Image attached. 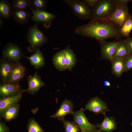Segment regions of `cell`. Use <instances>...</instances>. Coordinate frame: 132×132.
I'll use <instances>...</instances> for the list:
<instances>
[{
    "label": "cell",
    "instance_id": "3",
    "mask_svg": "<svg viewBox=\"0 0 132 132\" xmlns=\"http://www.w3.org/2000/svg\"><path fill=\"white\" fill-rule=\"evenodd\" d=\"M116 4L114 0H99L91 10V19H108L115 10Z\"/></svg>",
    "mask_w": 132,
    "mask_h": 132
},
{
    "label": "cell",
    "instance_id": "5",
    "mask_svg": "<svg viewBox=\"0 0 132 132\" xmlns=\"http://www.w3.org/2000/svg\"><path fill=\"white\" fill-rule=\"evenodd\" d=\"M130 15L127 5L123 6L116 4L115 10L108 19L118 25L121 28Z\"/></svg>",
    "mask_w": 132,
    "mask_h": 132
},
{
    "label": "cell",
    "instance_id": "8",
    "mask_svg": "<svg viewBox=\"0 0 132 132\" xmlns=\"http://www.w3.org/2000/svg\"><path fill=\"white\" fill-rule=\"evenodd\" d=\"M85 111L84 109L81 108L79 110L74 112L72 114L74 121L80 129L81 132L97 129V125L92 124L88 121L85 114Z\"/></svg>",
    "mask_w": 132,
    "mask_h": 132
},
{
    "label": "cell",
    "instance_id": "14",
    "mask_svg": "<svg viewBox=\"0 0 132 132\" xmlns=\"http://www.w3.org/2000/svg\"><path fill=\"white\" fill-rule=\"evenodd\" d=\"M99 43L101 46V58L111 61L115 52L118 42H107L104 41Z\"/></svg>",
    "mask_w": 132,
    "mask_h": 132
},
{
    "label": "cell",
    "instance_id": "28",
    "mask_svg": "<svg viewBox=\"0 0 132 132\" xmlns=\"http://www.w3.org/2000/svg\"><path fill=\"white\" fill-rule=\"evenodd\" d=\"M61 121L63 124L65 132H81L80 129L74 121L66 120L64 119Z\"/></svg>",
    "mask_w": 132,
    "mask_h": 132
},
{
    "label": "cell",
    "instance_id": "12",
    "mask_svg": "<svg viewBox=\"0 0 132 132\" xmlns=\"http://www.w3.org/2000/svg\"><path fill=\"white\" fill-rule=\"evenodd\" d=\"M73 105L72 101L67 99L64 100L61 103L60 107L54 115L50 117L55 118L61 121L64 119L66 115L72 114L73 111Z\"/></svg>",
    "mask_w": 132,
    "mask_h": 132
},
{
    "label": "cell",
    "instance_id": "29",
    "mask_svg": "<svg viewBox=\"0 0 132 132\" xmlns=\"http://www.w3.org/2000/svg\"><path fill=\"white\" fill-rule=\"evenodd\" d=\"M27 127V132H44L43 129L33 118L29 120Z\"/></svg>",
    "mask_w": 132,
    "mask_h": 132
},
{
    "label": "cell",
    "instance_id": "11",
    "mask_svg": "<svg viewBox=\"0 0 132 132\" xmlns=\"http://www.w3.org/2000/svg\"><path fill=\"white\" fill-rule=\"evenodd\" d=\"M28 88L25 89V91L31 95H33L45 85L37 72L33 76H30L27 78Z\"/></svg>",
    "mask_w": 132,
    "mask_h": 132
},
{
    "label": "cell",
    "instance_id": "22",
    "mask_svg": "<svg viewBox=\"0 0 132 132\" xmlns=\"http://www.w3.org/2000/svg\"><path fill=\"white\" fill-rule=\"evenodd\" d=\"M111 71L116 77H119L125 72V60L118 58L113 59L111 61Z\"/></svg>",
    "mask_w": 132,
    "mask_h": 132
},
{
    "label": "cell",
    "instance_id": "27",
    "mask_svg": "<svg viewBox=\"0 0 132 132\" xmlns=\"http://www.w3.org/2000/svg\"><path fill=\"white\" fill-rule=\"evenodd\" d=\"M132 30V16L130 15L120 28V31L122 37H129Z\"/></svg>",
    "mask_w": 132,
    "mask_h": 132
},
{
    "label": "cell",
    "instance_id": "36",
    "mask_svg": "<svg viewBox=\"0 0 132 132\" xmlns=\"http://www.w3.org/2000/svg\"><path fill=\"white\" fill-rule=\"evenodd\" d=\"M103 84L104 86L107 87H109L111 86L110 83V82L107 80L104 81Z\"/></svg>",
    "mask_w": 132,
    "mask_h": 132
},
{
    "label": "cell",
    "instance_id": "37",
    "mask_svg": "<svg viewBox=\"0 0 132 132\" xmlns=\"http://www.w3.org/2000/svg\"><path fill=\"white\" fill-rule=\"evenodd\" d=\"M85 132H100L98 129H91Z\"/></svg>",
    "mask_w": 132,
    "mask_h": 132
},
{
    "label": "cell",
    "instance_id": "6",
    "mask_svg": "<svg viewBox=\"0 0 132 132\" xmlns=\"http://www.w3.org/2000/svg\"><path fill=\"white\" fill-rule=\"evenodd\" d=\"M29 7L32 12L33 16L31 19L33 21L42 23L44 26L47 28H50L52 22L55 18V14L45 11L35 10L31 6Z\"/></svg>",
    "mask_w": 132,
    "mask_h": 132
},
{
    "label": "cell",
    "instance_id": "38",
    "mask_svg": "<svg viewBox=\"0 0 132 132\" xmlns=\"http://www.w3.org/2000/svg\"><path fill=\"white\" fill-rule=\"evenodd\" d=\"M4 22L3 20L1 18H0V27L1 28L3 25Z\"/></svg>",
    "mask_w": 132,
    "mask_h": 132
},
{
    "label": "cell",
    "instance_id": "34",
    "mask_svg": "<svg viewBox=\"0 0 132 132\" xmlns=\"http://www.w3.org/2000/svg\"><path fill=\"white\" fill-rule=\"evenodd\" d=\"M89 7L94 8L96 5L99 0H83Z\"/></svg>",
    "mask_w": 132,
    "mask_h": 132
},
{
    "label": "cell",
    "instance_id": "16",
    "mask_svg": "<svg viewBox=\"0 0 132 132\" xmlns=\"http://www.w3.org/2000/svg\"><path fill=\"white\" fill-rule=\"evenodd\" d=\"M14 63L2 56L1 58L0 75L1 83H8L9 76Z\"/></svg>",
    "mask_w": 132,
    "mask_h": 132
},
{
    "label": "cell",
    "instance_id": "19",
    "mask_svg": "<svg viewBox=\"0 0 132 132\" xmlns=\"http://www.w3.org/2000/svg\"><path fill=\"white\" fill-rule=\"evenodd\" d=\"M104 115L105 118L103 121L97 125L98 129L100 132H112L117 128L115 119L113 117H107L105 115Z\"/></svg>",
    "mask_w": 132,
    "mask_h": 132
},
{
    "label": "cell",
    "instance_id": "4",
    "mask_svg": "<svg viewBox=\"0 0 132 132\" xmlns=\"http://www.w3.org/2000/svg\"><path fill=\"white\" fill-rule=\"evenodd\" d=\"M74 14L79 19L83 20L91 19V10L83 0H65Z\"/></svg>",
    "mask_w": 132,
    "mask_h": 132
},
{
    "label": "cell",
    "instance_id": "18",
    "mask_svg": "<svg viewBox=\"0 0 132 132\" xmlns=\"http://www.w3.org/2000/svg\"><path fill=\"white\" fill-rule=\"evenodd\" d=\"M32 14L26 10H17L12 11L11 16L16 24L23 25L27 24L31 19Z\"/></svg>",
    "mask_w": 132,
    "mask_h": 132
},
{
    "label": "cell",
    "instance_id": "25",
    "mask_svg": "<svg viewBox=\"0 0 132 132\" xmlns=\"http://www.w3.org/2000/svg\"><path fill=\"white\" fill-rule=\"evenodd\" d=\"M12 12L11 3L5 0H0V17L8 19L12 16Z\"/></svg>",
    "mask_w": 132,
    "mask_h": 132
},
{
    "label": "cell",
    "instance_id": "26",
    "mask_svg": "<svg viewBox=\"0 0 132 132\" xmlns=\"http://www.w3.org/2000/svg\"><path fill=\"white\" fill-rule=\"evenodd\" d=\"M11 4L12 11L26 10L31 6V0H12Z\"/></svg>",
    "mask_w": 132,
    "mask_h": 132
},
{
    "label": "cell",
    "instance_id": "24",
    "mask_svg": "<svg viewBox=\"0 0 132 132\" xmlns=\"http://www.w3.org/2000/svg\"><path fill=\"white\" fill-rule=\"evenodd\" d=\"M20 106L18 103L6 110L3 114L1 118H3L6 121H9L15 119L17 116Z\"/></svg>",
    "mask_w": 132,
    "mask_h": 132
},
{
    "label": "cell",
    "instance_id": "2",
    "mask_svg": "<svg viewBox=\"0 0 132 132\" xmlns=\"http://www.w3.org/2000/svg\"><path fill=\"white\" fill-rule=\"evenodd\" d=\"M38 23H35L29 27L26 34L27 41L30 44L27 49L30 52H35L48 40L43 33L39 29Z\"/></svg>",
    "mask_w": 132,
    "mask_h": 132
},
{
    "label": "cell",
    "instance_id": "20",
    "mask_svg": "<svg viewBox=\"0 0 132 132\" xmlns=\"http://www.w3.org/2000/svg\"><path fill=\"white\" fill-rule=\"evenodd\" d=\"M130 55L128 47L125 39L120 40L118 42L112 59L118 58L125 60Z\"/></svg>",
    "mask_w": 132,
    "mask_h": 132
},
{
    "label": "cell",
    "instance_id": "31",
    "mask_svg": "<svg viewBox=\"0 0 132 132\" xmlns=\"http://www.w3.org/2000/svg\"><path fill=\"white\" fill-rule=\"evenodd\" d=\"M125 72H127L132 69V55H130L125 60Z\"/></svg>",
    "mask_w": 132,
    "mask_h": 132
},
{
    "label": "cell",
    "instance_id": "33",
    "mask_svg": "<svg viewBox=\"0 0 132 132\" xmlns=\"http://www.w3.org/2000/svg\"><path fill=\"white\" fill-rule=\"evenodd\" d=\"M124 39L127 45L130 55H132V38L128 37Z\"/></svg>",
    "mask_w": 132,
    "mask_h": 132
},
{
    "label": "cell",
    "instance_id": "7",
    "mask_svg": "<svg viewBox=\"0 0 132 132\" xmlns=\"http://www.w3.org/2000/svg\"><path fill=\"white\" fill-rule=\"evenodd\" d=\"M24 55L21 48L12 43L7 44L2 51V57L13 62L19 61Z\"/></svg>",
    "mask_w": 132,
    "mask_h": 132
},
{
    "label": "cell",
    "instance_id": "30",
    "mask_svg": "<svg viewBox=\"0 0 132 132\" xmlns=\"http://www.w3.org/2000/svg\"><path fill=\"white\" fill-rule=\"evenodd\" d=\"M48 2L46 0H31L32 7L35 10L45 11Z\"/></svg>",
    "mask_w": 132,
    "mask_h": 132
},
{
    "label": "cell",
    "instance_id": "32",
    "mask_svg": "<svg viewBox=\"0 0 132 132\" xmlns=\"http://www.w3.org/2000/svg\"><path fill=\"white\" fill-rule=\"evenodd\" d=\"M0 132H10L9 128L5 123L1 119L0 121Z\"/></svg>",
    "mask_w": 132,
    "mask_h": 132
},
{
    "label": "cell",
    "instance_id": "35",
    "mask_svg": "<svg viewBox=\"0 0 132 132\" xmlns=\"http://www.w3.org/2000/svg\"><path fill=\"white\" fill-rule=\"evenodd\" d=\"M116 3L123 6L127 5L129 2L132 1L131 0H114Z\"/></svg>",
    "mask_w": 132,
    "mask_h": 132
},
{
    "label": "cell",
    "instance_id": "17",
    "mask_svg": "<svg viewBox=\"0 0 132 132\" xmlns=\"http://www.w3.org/2000/svg\"><path fill=\"white\" fill-rule=\"evenodd\" d=\"M23 57L28 59L31 65L35 69L41 68L44 65V57L39 48L30 56H26L24 55Z\"/></svg>",
    "mask_w": 132,
    "mask_h": 132
},
{
    "label": "cell",
    "instance_id": "15",
    "mask_svg": "<svg viewBox=\"0 0 132 132\" xmlns=\"http://www.w3.org/2000/svg\"><path fill=\"white\" fill-rule=\"evenodd\" d=\"M23 92L8 97L0 98V116L1 117L4 112L7 109L18 104L21 100Z\"/></svg>",
    "mask_w": 132,
    "mask_h": 132
},
{
    "label": "cell",
    "instance_id": "10",
    "mask_svg": "<svg viewBox=\"0 0 132 132\" xmlns=\"http://www.w3.org/2000/svg\"><path fill=\"white\" fill-rule=\"evenodd\" d=\"M26 69L19 61L14 62L10 73L8 83L19 85L20 80L25 75Z\"/></svg>",
    "mask_w": 132,
    "mask_h": 132
},
{
    "label": "cell",
    "instance_id": "13",
    "mask_svg": "<svg viewBox=\"0 0 132 132\" xmlns=\"http://www.w3.org/2000/svg\"><path fill=\"white\" fill-rule=\"evenodd\" d=\"M25 91V89H22L20 84L15 85L8 83L0 84V98L11 96Z\"/></svg>",
    "mask_w": 132,
    "mask_h": 132
},
{
    "label": "cell",
    "instance_id": "9",
    "mask_svg": "<svg viewBox=\"0 0 132 132\" xmlns=\"http://www.w3.org/2000/svg\"><path fill=\"white\" fill-rule=\"evenodd\" d=\"M84 109L95 114L102 113L104 115L106 112L109 111L105 103L97 96L91 98L86 105Z\"/></svg>",
    "mask_w": 132,
    "mask_h": 132
},
{
    "label": "cell",
    "instance_id": "21",
    "mask_svg": "<svg viewBox=\"0 0 132 132\" xmlns=\"http://www.w3.org/2000/svg\"><path fill=\"white\" fill-rule=\"evenodd\" d=\"M52 61L55 68L59 71H64L67 69L64 50L55 54L52 57Z\"/></svg>",
    "mask_w": 132,
    "mask_h": 132
},
{
    "label": "cell",
    "instance_id": "1",
    "mask_svg": "<svg viewBox=\"0 0 132 132\" xmlns=\"http://www.w3.org/2000/svg\"><path fill=\"white\" fill-rule=\"evenodd\" d=\"M120 28L108 19H93L88 23L76 27L75 33L94 38L99 43L110 38L120 40L123 37Z\"/></svg>",
    "mask_w": 132,
    "mask_h": 132
},
{
    "label": "cell",
    "instance_id": "23",
    "mask_svg": "<svg viewBox=\"0 0 132 132\" xmlns=\"http://www.w3.org/2000/svg\"><path fill=\"white\" fill-rule=\"evenodd\" d=\"M67 69L71 71L76 65L77 59L73 50L68 47L64 50Z\"/></svg>",
    "mask_w": 132,
    "mask_h": 132
}]
</instances>
